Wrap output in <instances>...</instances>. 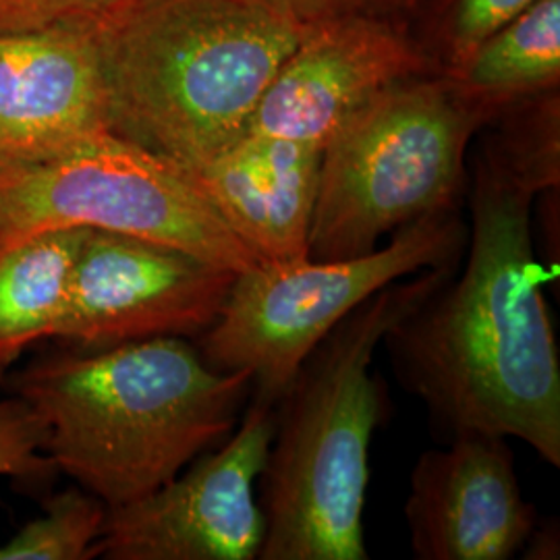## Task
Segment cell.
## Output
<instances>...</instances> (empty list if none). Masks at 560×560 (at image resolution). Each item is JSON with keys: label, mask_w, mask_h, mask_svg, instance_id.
Here are the masks:
<instances>
[{"label": "cell", "mask_w": 560, "mask_h": 560, "mask_svg": "<svg viewBox=\"0 0 560 560\" xmlns=\"http://www.w3.org/2000/svg\"><path fill=\"white\" fill-rule=\"evenodd\" d=\"M536 196L483 141L467 264L384 342L405 388L446 432L513 436L560 467L559 347L532 235Z\"/></svg>", "instance_id": "obj_1"}, {"label": "cell", "mask_w": 560, "mask_h": 560, "mask_svg": "<svg viewBox=\"0 0 560 560\" xmlns=\"http://www.w3.org/2000/svg\"><path fill=\"white\" fill-rule=\"evenodd\" d=\"M11 388L40 418L57 471L119 509L229 436L254 381L212 368L185 337H156L44 358Z\"/></svg>", "instance_id": "obj_2"}, {"label": "cell", "mask_w": 560, "mask_h": 560, "mask_svg": "<svg viewBox=\"0 0 560 560\" xmlns=\"http://www.w3.org/2000/svg\"><path fill=\"white\" fill-rule=\"evenodd\" d=\"M88 23L110 131L191 171L245 133L312 21L261 0H108Z\"/></svg>", "instance_id": "obj_3"}, {"label": "cell", "mask_w": 560, "mask_h": 560, "mask_svg": "<svg viewBox=\"0 0 560 560\" xmlns=\"http://www.w3.org/2000/svg\"><path fill=\"white\" fill-rule=\"evenodd\" d=\"M397 280L340 320L280 395L261 474V560H368L363 509L384 393L372 361L386 335L457 270Z\"/></svg>", "instance_id": "obj_4"}, {"label": "cell", "mask_w": 560, "mask_h": 560, "mask_svg": "<svg viewBox=\"0 0 560 560\" xmlns=\"http://www.w3.org/2000/svg\"><path fill=\"white\" fill-rule=\"evenodd\" d=\"M502 110L441 71L361 106L322 148L310 258L363 256L400 226L455 210L469 141Z\"/></svg>", "instance_id": "obj_5"}, {"label": "cell", "mask_w": 560, "mask_h": 560, "mask_svg": "<svg viewBox=\"0 0 560 560\" xmlns=\"http://www.w3.org/2000/svg\"><path fill=\"white\" fill-rule=\"evenodd\" d=\"M467 245L459 208L409 222L370 254L342 260L261 261L237 275L200 353L222 372H249L256 397L279 402L324 337L388 284L457 261Z\"/></svg>", "instance_id": "obj_6"}, {"label": "cell", "mask_w": 560, "mask_h": 560, "mask_svg": "<svg viewBox=\"0 0 560 560\" xmlns=\"http://www.w3.org/2000/svg\"><path fill=\"white\" fill-rule=\"evenodd\" d=\"M75 226L179 247L237 275L260 264L191 171L113 131L0 173V245Z\"/></svg>", "instance_id": "obj_7"}, {"label": "cell", "mask_w": 560, "mask_h": 560, "mask_svg": "<svg viewBox=\"0 0 560 560\" xmlns=\"http://www.w3.org/2000/svg\"><path fill=\"white\" fill-rule=\"evenodd\" d=\"M275 402L256 397L237 432L212 455L141 501L108 509L96 557L110 560H252L266 521L256 499L270 444Z\"/></svg>", "instance_id": "obj_8"}, {"label": "cell", "mask_w": 560, "mask_h": 560, "mask_svg": "<svg viewBox=\"0 0 560 560\" xmlns=\"http://www.w3.org/2000/svg\"><path fill=\"white\" fill-rule=\"evenodd\" d=\"M235 279L237 272L179 247L85 229L55 339L104 349L203 335Z\"/></svg>", "instance_id": "obj_9"}, {"label": "cell", "mask_w": 560, "mask_h": 560, "mask_svg": "<svg viewBox=\"0 0 560 560\" xmlns=\"http://www.w3.org/2000/svg\"><path fill=\"white\" fill-rule=\"evenodd\" d=\"M432 71L420 42L368 7L312 21L268 83L245 133L324 148L386 88Z\"/></svg>", "instance_id": "obj_10"}, {"label": "cell", "mask_w": 560, "mask_h": 560, "mask_svg": "<svg viewBox=\"0 0 560 560\" xmlns=\"http://www.w3.org/2000/svg\"><path fill=\"white\" fill-rule=\"evenodd\" d=\"M405 520L420 560H509L536 529L511 446L483 432H460L421 455Z\"/></svg>", "instance_id": "obj_11"}, {"label": "cell", "mask_w": 560, "mask_h": 560, "mask_svg": "<svg viewBox=\"0 0 560 560\" xmlns=\"http://www.w3.org/2000/svg\"><path fill=\"white\" fill-rule=\"evenodd\" d=\"M110 131L90 23L0 36V173Z\"/></svg>", "instance_id": "obj_12"}, {"label": "cell", "mask_w": 560, "mask_h": 560, "mask_svg": "<svg viewBox=\"0 0 560 560\" xmlns=\"http://www.w3.org/2000/svg\"><path fill=\"white\" fill-rule=\"evenodd\" d=\"M320 164V145L243 133L191 173L261 264L310 258Z\"/></svg>", "instance_id": "obj_13"}, {"label": "cell", "mask_w": 560, "mask_h": 560, "mask_svg": "<svg viewBox=\"0 0 560 560\" xmlns=\"http://www.w3.org/2000/svg\"><path fill=\"white\" fill-rule=\"evenodd\" d=\"M85 229L0 245V381L36 340L55 339Z\"/></svg>", "instance_id": "obj_14"}, {"label": "cell", "mask_w": 560, "mask_h": 560, "mask_svg": "<svg viewBox=\"0 0 560 560\" xmlns=\"http://www.w3.org/2000/svg\"><path fill=\"white\" fill-rule=\"evenodd\" d=\"M444 75L499 108L559 90L560 0H536Z\"/></svg>", "instance_id": "obj_15"}, {"label": "cell", "mask_w": 560, "mask_h": 560, "mask_svg": "<svg viewBox=\"0 0 560 560\" xmlns=\"http://www.w3.org/2000/svg\"><path fill=\"white\" fill-rule=\"evenodd\" d=\"M108 506L85 492L69 488L46 499L44 513L4 544L0 560H88L96 557Z\"/></svg>", "instance_id": "obj_16"}, {"label": "cell", "mask_w": 560, "mask_h": 560, "mask_svg": "<svg viewBox=\"0 0 560 560\" xmlns=\"http://www.w3.org/2000/svg\"><path fill=\"white\" fill-rule=\"evenodd\" d=\"M536 0H441L432 18V46L441 73L457 69L481 42L520 18Z\"/></svg>", "instance_id": "obj_17"}, {"label": "cell", "mask_w": 560, "mask_h": 560, "mask_svg": "<svg viewBox=\"0 0 560 560\" xmlns=\"http://www.w3.org/2000/svg\"><path fill=\"white\" fill-rule=\"evenodd\" d=\"M40 418L20 397H0V476L20 488H44L57 478V467L44 451Z\"/></svg>", "instance_id": "obj_18"}, {"label": "cell", "mask_w": 560, "mask_h": 560, "mask_svg": "<svg viewBox=\"0 0 560 560\" xmlns=\"http://www.w3.org/2000/svg\"><path fill=\"white\" fill-rule=\"evenodd\" d=\"M108 0H0V36L92 20Z\"/></svg>", "instance_id": "obj_19"}, {"label": "cell", "mask_w": 560, "mask_h": 560, "mask_svg": "<svg viewBox=\"0 0 560 560\" xmlns=\"http://www.w3.org/2000/svg\"><path fill=\"white\" fill-rule=\"evenodd\" d=\"M284 9L301 20L316 21L368 7V0H261Z\"/></svg>", "instance_id": "obj_20"}, {"label": "cell", "mask_w": 560, "mask_h": 560, "mask_svg": "<svg viewBox=\"0 0 560 560\" xmlns=\"http://www.w3.org/2000/svg\"><path fill=\"white\" fill-rule=\"evenodd\" d=\"M374 2L384 9H393V11H413L420 7L423 0H374ZM368 4H370V0H368Z\"/></svg>", "instance_id": "obj_21"}]
</instances>
